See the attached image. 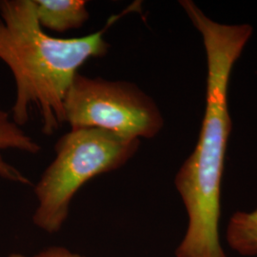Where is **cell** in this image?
<instances>
[{"mask_svg": "<svg viewBox=\"0 0 257 257\" xmlns=\"http://www.w3.org/2000/svg\"><path fill=\"white\" fill-rule=\"evenodd\" d=\"M180 5L203 37L207 54V105L198 142L175 176L189 224L176 257H226L219 239L221 181L231 122L228 85L252 28L225 25L209 19L195 3Z\"/></svg>", "mask_w": 257, "mask_h": 257, "instance_id": "cell-1", "label": "cell"}, {"mask_svg": "<svg viewBox=\"0 0 257 257\" xmlns=\"http://www.w3.org/2000/svg\"><path fill=\"white\" fill-rule=\"evenodd\" d=\"M128 12L111 16L104 27L88 36L57 38L40 26L34 0H0V59L16 83L13 121L19 127L26 124L35 106L42 133L54 135L65 123V96L78 69L108 54L105 33Z\"/></svg>", "mask_w": 257, "mask_h": 257, "instance_id": "cell-2", "label": "cell"}, {"mask_svg": "<svg viewBox=\"0 0 257 257\" xmlns=\"http://www.w3.org/2000/svg\"><path fill=\"white\" fill-rule=\"evenodd\" d=\"M139 146L138 138L102 128H72L62 136L55 143V159L35 186V225L48 233L59 231L75 193L93 177L125 165Z\"/></svg>", "mask_w": 257, "mask_h": 257, "instance_id": "cell-3", "label": "cell"}, {"mask_svg": "<svg viewBox=\"0 0 257 257\" xmlns=\"http://www.w3.org/2000/svg\"><path fill=\"white\" fill-rule=\"evenodd\" d=\"M64 121L138 139L155 138L164 125L156 102L136 84L79 73L65 96Z\"/></svg>", "mask_w": 257, "mask_h": 257, "instance_id": "cell-4", "label": "cell"}, {"mask_svg": "<svg viewBox=\"0 0 257 257\" xmlns=\"http://www.w3.org/2000/svg\"><path fill=\"white\" fill-rule=\"evenodd\" d=\"M37 20L42 29L57 33L82 27L90 19L83 0H34Z\"/></svg>", "mask_w": 257, "mask_h": 257, "instance_id": "cell-5", "label": "cell"}, {"mask_svg": "<svg viewBox=\"0 0 257 257\" xmlns=\"http://www.w3.org/2000/svg\"><path fill=\"white\" fill-rule=\"evenodd\" d=\"M227 240L230 248L244 256L257 255V209L237 211L229 222Z\"/></svg>", "mask_w": 257, "mask_h": 257, "instance_id": "cell-6", "label": "cell"}, {"mask_svg": "<svg viewBox=\"0 0 257 257\" xmlns=\"http://www.w3.org/2000/svg\"><path fill=\"white\" fill-rule=\"evenodd\" d=\"M34 257H85L70 251L62 247H50L41 250Z\"/></svg>", "mask_w": 257, "mask_h": 257, "instance_id": "cell-7", "label": "cell"}, {"mask_svg": "<svg viewBox=\"0 0 257 257\" xmlns=\"http://www.w3.org/2000/svg\"><path fill=\"white\" fill-rule=\"evenodd\" d=\"M7 257H28L26 255H23V254H20V253H12L10 254L9 256Z\"/></svg>", "mask_w": 257, "mask_h": 257, "instance_id": "cell-8", "label": "cell"}]
</instances>
